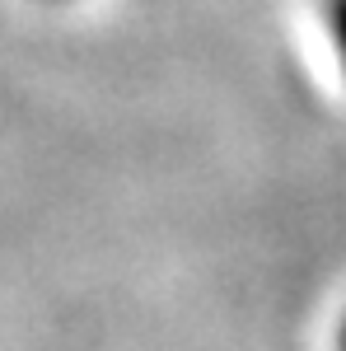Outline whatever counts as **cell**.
<instances>
[{
	"instance_id": "cell-1",
	"label": "cell",
	"mask_w": 346,
	"mask_h": 351,
	"mask_svg": "<svg viewBox=\"0 0 346 351\" xmlns=\"http://www.w3.org/2000/svg\"><path fill=\"white\" fill-rule=\"evenodd\" d=\"M323 28H328V43H332L337 66L346 75V0H323Z\"/></svg>"
},
{
	"instance_id": "cell-2",
	"label": "cell",
	"mask_w": 346,
	"mask_h": 351,
	"mask_svg": "<svg viewBox=\"0 0 346 351\" xmlns=\"http://www.w3.org/2000/svg\"><path fill=\"white\" fill-rule=\"evenodd\" d=\"M337 351H346V319H342V328H337Z\"/></svg>"
}]
</instances>
